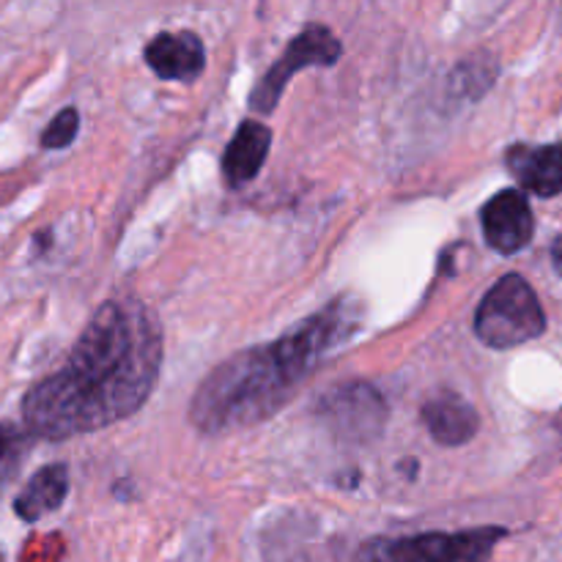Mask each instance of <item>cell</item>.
Segmentation results:
<instances>
[{
  "mask_svg": "<svg viewBox=\"0 0 562 562\" xmlns=\"http://www.w3.org/2000/svg\"><path fill=\"white\" fill-rule=\"evenodd\" d=\"M162 329L137 300H110L53 376L27 390L22 420L42 439L93 434L135 415L157 387Z\"/></svg>",
  "mask_w": 562,
  "mask_h": 562,
  "instance_id": "cell-1",
  "label": "cell"
},
{
  "mask_svg": "<svg viewBox=\"0 0 562 562\" xmlns=\"http://www.w3.org/2000/svg\"><path fill=\"white\" fill-rule=\"evenodd\" d=\"M360 324L362 305L344 294L274 344L236 351L192 395V426L220 437L269 420L335 349L360 333Z\"/></svg>",
  "mask_w": 562,
  "mask_h": 562,
  "instance_id": "cell-2",
  "label": "cell"
},
{
  "mask_svg": "<svg viewBox=\"0 0 562 562\" xmlns=\"http://www.w3.org/2000/svg\"><path fill=\"white\" fill-rule=\"evenodd\" d=\"M547 313L521 274H505L488 289L475 313V335L488 349H514L541 338Z\"/></svg>",
  "mask_w": 562,
  "mask_h": 562,
  "instance_id": "cell-3",
  "label": "cell"
},
{
  "mask_svg": "<svg viewBox=\"0 0 562 562\" xmlns=\"http://www.w3.org/2000/svg\"><path fill=\"white\" fill-rule=\"evenodd\" d=\"M505 536L508 530L503 527H477L464 532L371 538L357 552V562H488Z\"/></svg>",
  "mask_w": 562,
  "mask_h": 562,
  "instance_id": "cell-4",
  "label": "cell"
},
{
  "mask_svg": "<svg viewBox=\"0 0 562 562\" xmlns=\"http://www.w3.org/2000/svg\"><path fill=\"white\" fill-rule=\"evenodd\" d=\"M340 55H344V44L329 27L307 25L300 36L291 38V44L274 60L272 69L256 82V88L250 91V110L269 115L296 71L307 69V66H333Z\"/></svg>",
  "mask_w": 562,
  "mask_h": 562,
  "instance_id": "cell-5",
  "label": "cell"
},
{
  "mask_svg": "<svg viewBox=\"0 0 562 562\" xmlns=\"http://www.w3.org/2000/svg\"><path fill=\"white\" fill-rule=\"evenodd\" d=\"M481 225L488 247L503 256L525 250L536 234V217L521 190H503L488 198L486 206L481 209Z\"/></svg>",
  "mask_w": 562,
  "mask_h": 562,
  "instance_id": "cell-6",
  "label": "cell"
},
{
  "mask_svg": "<svg viewBox=\"0 0 562 562\" xmlns=\"http://www.w3.org/2000/svg\"><path fill=\"white\" fill-rule=\"evenodd\" d=\"M322 415L329 426L346 439H368L382 431L384 426V401L368 384H344L335 387L322 404Z\"/></svg>",
  "mask_w": 562,
  "mask_h": 562,
  "instance_id": "cell-7",
  "label": "cell"
},
{
  "mask_svg": "<svg viewBox=\"0 0 562 562\" xmlns=\"http://www.w3.org/2000/svg\"><path fill=\"white\" fill-rule=\"evenodd\" d=\"M143 58L151 66L159 80L192 82L201 77L206 66V49L198 33L176 31V33H157L143 49Z\"/></svg>",
  "mask_w": 562,
  "mask_h": 562,
  "instance_id": "cell-8",
  "label": "cell"
},
{
  "mask_svg": "<svg viewBox=\"0 0 562 562\" xmlns=\"http://www.w3.org/2000/svg\"><path fill=\"white\" fill-rule=\"evenodd\" d=\"M510 173L525 190L538 198H554L562 192V143L549 146H514L505 157Z\"/></svg>",
  "mask_w": 562,
  "mask_h": 562,
  "instance_id": "cell-9",
  "label": "cell"
},
{
  "mask_svg": "<svg viewBox=\"0 0 562 562\" xmlns=\"http://www.w3.org/2000/svg\"><path fill=\"white\" fill-rule=\"evenodd\" d=\"M423 426L445 448L467 445L481 428L475 406L461 398L459 393H437L423 404Z\"/></svg>",
  "mask_w": 562,
  "mask_h": 562,
  "instance_id": "cell-10",
  "label": "cell"
},
{
  "mask_svg": "<svg viewBox=\"0 0 562 562\" xmlns=\"http://www.w3.org/2000/svg\"><path fill=\"white\" fill-rule=\"evenodd\" d=\"M269 146H272V132L269 126L247 119L241 121L236 135L225 146L223 154V176L231 187L250 184L258 176V170L267 162Z\"/></svg>",
  "mask_w": 562,
  "mask_h": 562,
  "instance_id": "cell-11",
  "label": "cell"
},
{
  "mask_svg": "<svg viewBox=\"0 0 562 562\" xmlns=\"http://www.w3.org/2000/svg\"><path fill=\"white\" fill-rule=\"evenodd\" d=\"M69 494V470L64 464H47L25 483L14 499V514L22 521H38L53 514Z\"/></svg>",
  "mask_w": 562,
  "mask_h": 562,
  "instance_id": "cell-12",
  "label": "cell"
},
{
  "mask_svg": "<svg viewBox=\"0 0 562 562\" xmlns=\"http://www.w3.org/2000/svg\"><path fill=\"white\" fill-rule=\"evenodd\" d=\"M481 58H472V60H464V64H459V69L453 71L456 93H464V97L475 99L492 86L494 77H497V64H494L492 58H488L486 64H481Z\"/></svg>",
  "mask_w": 562,
  "mask_h": 562,
  "instance_id": "cell-13",
  "label": "cell"
},
{
  "mask_svg": "<svg viewBox=\"0 0 562 562\" xmlns=\"http://www.w3.org/2000/svg\"><path fill=\"white\" fill-rule=\"evenodd\" d=\"M77 130H80V113L75 108L60 110L42 132V148H66L77 137Z\"/></svg>",
  "mask_w": 562,
  "mask_h": 562,
  "instance_id": "cell-14",
  "label": "cell"
},
{
  "mask_svg": "<svg viewBox=\"0 0 562 562\" xmlns=\"http://www.w3.org/2000/svg\"><path fill=\"white\" fill-rule=\"evenodd\" d=\"M11 450H14V434H11L9 428L0 426V467H3L5 461H9Z\"/></svg>",
  "mask_w": 562,
  "mask_h": 562,
  "instance_id": "cell-15",
  "label": "cell"
},
{
  "mask_svg": "<svg viewBox=\"0 0 562 562\" xmlns=\"http://www.w3.org/2000/svg\"><path fill=\"white\" fill-rule=\"evenodd\" d=\"M552 261H554V269L562 274V236L552 245Z\"/></svg>",
  "mask_w": 562,
  "mask_h": 562,
  "instance_id": "cell-16",
  "label": "cell"
},
{
  "mask_svg": "<svg viewBox=\"0 0 562 562\" xmlns=\"http://www.w3.org/2000/svg\"><path fill=\"white\" fill-rule=\"evenodd\" d=\"M0 562H3V558H0Z\"/></svg>",
  "mask_w": 562,
  "mask_h": 562,
  "instance_id": "cell-17",
  "label": "cell"
}]
</instances>
